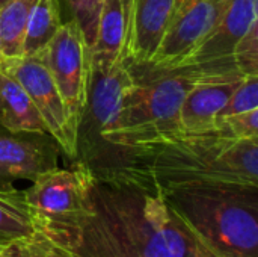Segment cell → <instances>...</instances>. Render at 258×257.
Returning <instances> with one entry per match:
<instances>
[{
	"instance_id": "10",
	"label": "cell",
	"mask_w": 258,
	"mask_h": 257,
	"mask_svg": "<svg viewBox=\"0 0 258 257\" xmlns=\"http://www.w3.org/2000/svg\"><path fill=\"white\" fill-rule=\"evenodd\" d=\"M258 0H227L224 12L206 39L183 61L180 68L234 62L239 41L258 23ZM178 68V70H180Z\"/></svg>"
},
{
	"instance_id": "25",
	"label": "cell",
	"mask_w": 258,
	"mask_h": 257,
	"mask_svg": "<svg viewBox=\"0 0 258 257\" xmlns=\"http://www.w3.org/2000/svg\"><path fill=\"white\" fill-rule=\"evenodd\" d=\"M6 242H8V241H5V239H0V250L5 247V244H6Z\"/></svg>"
},
{
	"instance_id": "12",
	"label": "cell",
	"mask_w": 258,
	"mask_h": 257,
	"mask_svg": "<svg viewBox=\"0 0 258 257\" xmlns=\"http://www.w3.org/2000/svg\"><path fill=\"white\" fill-rule=\"evenodd\" d=\"M175 0H127L125 59L150 65L165 35Z\"/></svg>"
},
{
	"instance_id": "17",
	"label": "cell",
	"mask_w": 258,
	"mask_h": 257,
	"mask_svg": "<svg viewBox=\"0 0 258 257\" xmlns=\"http://www.w3.org/2000/svg\"><path fill=\"white\" fill-rule=\"evenodd\" d=\"M62 24L59 0H36L29 15L23 56L41 53Z\"/></svg>"
},
{
	"instance_id": "15",
	"label": "cell",
	"mask_w": 258,
	"mask_h": 257,
	"mask_svg": "<svg viewBox=\"0 0 258 257\" xmlns=\"http://www.w3.org/2000/svg\"><path fill=\"white\" fill-rule=\"evenodd\" d=\"M0 129L9 133L48 135L33 101L23 86L0 67Z\"/></svg>"
},
{
	"instance_id": "8",
	"label": "cell",
	"mask_w": 258,
	"mask_h": 257,
	"mask_svg": "<svg viewBox=\"0 0 258 257\" xmlns=\"http://www.w3.org/2000/svg\"><path fill=\"white\" fill-rule=\"evenodd\" d=\"M227 0H175L171 20L148 68L178 70L219 21Z\"/></svg>"
},
{
	"instance_id": "14",
	"label": "cell",
	"mask_w": 258,
	"mask_h": 257,
	"mask_svg": "<svg viewBox=\"0 0 258 257\" xmlns=\"http://www.w3.org/2000/svg\"><path fill=\"white\" fill-rule=\"evenodd\" d=\"M127 0H103L91 47L92 68H106L125 59Z\"/></svg>"
},
{
	"instance_id": "4",
	"label": "cell",
	"mask_w": 258,
	"mask_h": 257,
	"mask_svg": "<svg viewBox=\"0 0 258 257\" xmlns=\"http://www.w3.org/2000/svg\"><path fill=\"white\" fill-rule=\"evenodd\" d=\"M203 74L204 67H187L159 71L157 77L145 83L136 80L124 97L116 121L101 138L128 151L181 132L183 101Z\"/></svg>"
},
{
	"instance_id": "9",
	"label": "cell",
	"mask_w": 258,
	"mask_h": 257,
	"mask_svg": "<svg viewBox=\"0 0 258 257\" xmlns=\"http://www.w3.org/2000/svg\"><path fill=\"white\" fill-rule=\"evenodd\" d=\"M245 77L234 62L206 65L204 74L183 101L180 114L181 132L200 133L215 130L221 109Z\"/></svg>"
},
{
	"instance_id": "5",
	"label": "cell",
	"mask_w": 258,
	"mask_h": 257,
	"mask_svg": "<svg viewBox=\"0 0 258 257\" xmlns=\"http://www.w3.org/2000/svg\"><path fill=\"white\" fill-rule=\"evenodd\" d=\"M95 176L86 162L71 168H53L39 174L24 189L38 233L53 245L74 250L85 223L94 214Z\"/></svg>"
},
{
	"instance_id": "1",
	"label": "cell",
	"mask_w": 258,
	"mask_h": 257,
	"mask_svg": "<svg viewBox=\"0 0 258 257\" xmlns=\"http://www.w3.org/2000/svg\"><path fill=\"white\" fill-rule=\"evenodd\" d=\"M94 214L74 253L82 257H218L153 185L95 180Z\"/></svg>"
},
{
	"instance_id": "22",
	"label": "cell",
	"mask_w": 258,
	"mask_h": 257,
	"mask_svg": "<svg viewBox=\"0 0 258 257\" xmlns=\"http://www.w3.org/2000/svg\"><path fill=\"white\" fill-rule=\"evenodd\" d=\"M51 250L53 244L41 233H35L8 241L0 250V257H48Z\"/></svg>"
},
{
	"instance_id": "16",
	"label": "cell",
	"mask_w": 258,
	"mask_h": 257,
	"mask_svg": "<svg viewBox=\"0 0 258 257\" xmlns=\"http://www.w3.org/2000/svg\"><path fill=\"white\" fill-rule=\"evenodd\" d=\"M36 0H9L0 8V61L23 56L29 15Z\"/></svg>"
},
{
	"instance_id": "20",
	"label": "cell",
	"mask_w": 258,
	"mask_h": 257,
	"mask_svg": "<svg viewBox=\"0 0 258 257\" xmlns=\"http://www.w3.org/2000/svg\"><path fill=\"white\" fill-rule=\"evenodd\" d=\"M215 130L233 139H258V109L218 120Z\"/></svg>"
},
{
	"instance_id": "3",
	"label": "cell",
	"mask_w": 258,
	"mask_h": 257,
	"mask_svg": "<svg viewBox=\"0 0 258 257\" xmlns=\"http://www.w3.org/2000/svg\"><path fill=\"white\" fill-rule=\"evenodd\" d=\"M163 195L218 257H258V188H187Z\"/></svg>"
},
{
	"instance_id": "7",
	"label": "cell",
	"mask_w": 258,
	"mask_h": 257,
	"mask_svg": "<svg viewBox=\"0 0 258 257\" xmlns=\"http://www.w3.org/2000/svg\"><path fill=\"white\" fill-rule=\"evenodd\" d=\"M42 56L70 114L82 126L88 108L91 82V50L77 26L71 18L62 23L47 47L38 53Z\"/></svg>"
},
{
	"instance_id": "6",
	"label": "cell",
	"mask_w": 258,
	"mask_h": 257,
	"mask_svg": "<svg viewBox=\"0 0 258 257\" xmlns=\"http://www.w3.org/2000/svg\"><path fill=\"white\" fill-rule=\"evenodd\" d=\"M0 67L23 86L57 147L67 156L76 158L79 155L80 124L70 114L42 56L2 59Z\"/></svg>"
},
{
	"instance_id": "11",
	"label": "cell",
	"mask_w": 258,
	"mask_h": 257,
	"mask_svg": "<svg viewBox=\"0 0 258 257\" xmlns=\"http://www.w3.org/2000/svg\"><path fill=\"white\" fill-rule=\"evenodd\" d=\"M57 144L50 135L0 133V186L35 180L57 167Z\"/></svg>"
},
{
	"instance_id": "23",
	"label": "cell",
	"mask_w": 258,
	"mask_h": 257,
	"mask_svg": "<svg viewBox=\"0 0 258 257\" xmlns=\"http://www.w3.org/2000/svg\"><path fill=\"white\" fill-rule=\"evenodd\" d=\"M233 61L236 68L245 76H258V23L239 41Z\"/></svg>"
},
{
	"instance_id": "26",
	"label": "cell",
	"mask_w": 258,
	"mask_h": 257,
	"mask_svg": "<svg viewBox=\"0 0 258 257\" xmlns=\"http://www.w3.org/2000/svg\"><path fill=\"white\" fill-rule=\"evenodd\" d=\"M8 2H9V0H0V8H2V6H5Z\"/></svg>"
},
{
	"instance_id": "13",
	"label": "cell",
	"mask_w": 258,
	"mask_h": 257,
	"mask_svg": "<svg viewBox=\"0 0 258 257\" xmlns=\"http://www.w3.org/2000/svg\"><path fill=\"white\" fill-rule=\"evenodd\" d=\"M135 83L136 79L127 59H121L106 68L91 70L88 105L100 136L116 121L124 97Z\"/></svg>"
},
{
	"instance_id": "2",
	"label": "cell",
	"mask_w": 258,
	"mask_h": 257,
	"mask_svg": "<svg viewBox=\"0 0 258 257\" xmlns=\"http://www.w3.org/2000/svg\"><path fill=\"white\" fill-rule=\"evenodd\" d=\"M127 162L97 180H132L162 192L187 188H258V139L218 130L178 132L125 151Z\"/></svg>"
},
{
	"instance_id": "18",
	"label": "cell",
	"mask_w": 258,
	"mask_h": 257,
	"mask_svg": "<svg viewBox=\"0 0 258 257\" xmlns=\"http://www.w3.org/2000/svg\"><path fill=\"white\" fill-rule=\"evenodd\" d=\"M38 233L27 206L24 189L0 186V239L11 241Z\"/></svg>"
},
{
	"instance_id": "19",
	"label": "cell",
	"mask_w": 258,
	"mask_h": 257,
	"mask_svg": "<svg viewBox=\"0 0 258 257\" xmlns=\"http://www.w3.org/2000/svg\"><path fill=\"white\" fill-rule=\"evenodd\" d=\"M252 109H258V76H246L221 109L216 121Z\"/></svg>"
},
{
	"instance_id": "21",
	"label": "cell",
	"mask_w": 258,
	"mask_h": 257,
	"mask_svg": "<svg viewBox=\"0 0 258 257\" xmlns=\"http://www.w3.org/2000/svg\"><path fill=\"white\" fill-rule=\"evenodd\" d=\"M101 3H103V0H67V5L73 15L71 18L80 27V30L89 45V50L95 39Z\"/></svg>"
},
{
	"instance_id": "24",
	"label": "cell",
	"mask_w": 258,
	"mask_h": 257,
	"mask_svg": "<svg viewBox=\"0 0 258 257\" xmlns=\"http://www.w3.org/2000/svg\"><path fill=\"white\" fill-rule=\"evenodd\" d=\"M48 257H82L79 256L77 253H74L73 250H68V248H62V247H56L53 245V250L50 253Z\"/></svg>"
}]
</instances>
